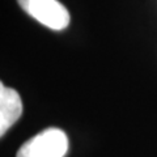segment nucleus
I'll use <instances>...</instances> for the list:
<instances>
[{
    "label": "nucleus",
    "mask_w": 157,
    "mask_h": 157,
    "mask_svg": "<svg viewBox=\"0 0 157 157\" xmlns=\"http://www.w3.org/2000/svg\"><path fill=\"white\" fill-rule=\"evenodd\" d=\"M67 152L68 137L66 132L50 127L24 143L16 157H64Z\"/></svg>",
    "instance_id": "obj_1"
},
{
    "label": "nucleus",
    "mask_w": 157,
    "mask_h": 157,
    "mask_svg": "<svg viewBox=\"0 0 157 157\" xmlns=\"http://www.w3.org/2000/svg\"><path fill=\"white\" fill-rule=\"evenodd\" d=\"M17 3L29 16L52 30H63L70 25V12L58 0H17Z\"/></svg>",
    "instance_id": "obj_2"
},
{
    "label": "nucleus",
    "mask_w": 157,
    "mask_h": 157,
    "mask_svg": "<svg viewBox=\"0 0 157 157\" xmlns=\"http://www.w3.org/2000/svg\"><path fill=\"white\" fill-rule=\"evenodd\" d=\"M22 114V101L18 93L4 84L0 85V135H4Z\"/></svg>",
    "instance_id": "obj_3"
}]
</instances>
